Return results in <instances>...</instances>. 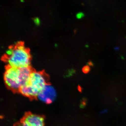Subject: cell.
Instances as JSON below:
<instances>
[{
  "mask_svg": "<svg viewBox=\"0 0 126 126\" xmlns=\"http://www.w3.org/2000/svg\"><path fill=\"white\" fill-rule=\"evenodd\" d=\"M32 70L30 67L16 68L7 66L4 74V80L9 89L19 92L29 80Z\"/></svg>",
  "mask_w": 126,
  "mask_h": 126,
  "instance_id": "1",
  "label": "cell"
},
{
  "mask_svg": "<svg viewBox=\"0 0 126 126\" xmlns=\"http://www.w3.org/2000/svg\"><path fill=\"white\" fill-rule=\"evenodd\" d=\"M13 47L9 48V49L7 50V51L6 52V57L11 56L13 52Z\"/></svg>",
  "mask_w": 126,
  "mask_h": 126,
  "instance_id": "7",
  "label": "cell"
},
{
  "mask_svg": "<svg viewBox=\"0 0 126 126\" xmlns=\"http://www.w3.org/2000/svg\"><path fill=\"white\" fill-rule=\"evenodd\" d=\"M13 48L12 54L5 56L8 66L18 68L30 67L31 55L29 49L21 43H17Z\"/></svg>",
  "mask_w": 126,
  "mask_h": 126,
  "instance_id": "3",
  "label": "cell"
},
{
  "mask_svg": "<svg viewBox=\"0 0 126 126\" xmlns=\"http://www.w3.org/2000/svg\"><path fill=\"white\" fill-rule=\"evenodd\" d=\"M107 112V110H103V111L102 112H101V113H104Z\"/></svg>",
  "mask_w": 126,
  "mask_h": 126,
  "instance_id": "11",
  "label": "cell"
},
{
  "mask_svg": "<svg viewBox=\"0 0 126 126\" xmlns=\"http://www.w3.org/2000/svg\"><path fill=\"white\" fill-rule=\"evenodd\" d=\"M45 118L30 112L25 113L19 123V126H45Z\"/></svg>",
  "mask_w": 126,
  "mask_h": 126,
  "instance_id": "4",
  "label": "cell"
},
{
  "mask_svg": "<svg viewBox=\"0 0 126 126\" xmlns=\"http://www.w3.org/2000/svg\"><path fill=\"white\" fill-rule=\"evenodd\" d=\"M87 64L88 65H89V66H92V67L94 66L93 63L92 61H90V60L88 61V62L87 63Z\"/></svg>",
  "mask_w": 126,
  "mask_h": 126,
  "instance_id": "10",
  "label": "cell"
},
{
  "mask_svg": "<svg viewBox=\"0 0 126 126\" xmlns=\"http://www.w3.org/2000/svg\"><path fill=\"white\" fill-rule=\"evenodd\" d=\"M79 90H80V91H81V89H81V87H79Z\"/></svg>",
  "mask_w": 126,
  "mask_h": 126,
  "instance_id": "12",
  "label": "cell"
},
{
  "mask_svg": "<svg viewBox=\"0 0 126 126\" xmlns=\"http://www.w3.org/2000/svg\"><path fill=\"white\" fill-rule=\"evenodd\" d=\"M47 84V77L44 73L32 71L29 80L21 88L19 92L31 99H36Z\"/></svg>",
  "mask_w": 126,
  "mask_h": 126,
  "instance_id": "2",
  "label": "cell"
},
{
  "mask_svg": "<svg viewBox=\"0 0 126 126\" xmlns=\"http://www.w3.org/2000/svg\"><path fill=\"white\" fill-rule=\"evenodd\" d=\"M56 92L53 86L47 84L38 96V98L46 104L53 102L56 97Z\"/></svg>",
  "mask_w": 126,
  "mask_h": 126,
  "instance_id": "5",
  "label": "cell"
},
{
  "mask_svg": "<svg viewBox=\"0 0 126 126\" xmlns=\"http://www.w3.org/2000/svg\"><path fill=\"white\" fill-rule=\"evenodd\" d=\"M34 22L36 25L38 26L40 24V20L38 18H34Z\"/></svg>",
  "mask_w": 126,
  "mask_h": 126,
  "instance_id": "8",
  "label": "cell"
},
{
  "mask_svg": "<svg viewBox=\"0 0 126 126\" xmlns=\"http://www.w3.org/2000/svg\"><path fill=\"white\" fill-rule=\"evenodd\" d=\"M90 67L88 65H85L82 69V71L84 74H88L90 72Z\"/></svg>",
  "mask_w": 126,
  "mask_h": 126,
  "instance_id": "6",
  "label": "cell"
},
{
  "mask_svg": "<svg viewBox=\"0 0 126 126\" xmlns=\"http://www.w3.org/2000/svg\"><path fill=\"white\" fill-rule=\"evenodd\" d=\"M84 16L83 14H82V13H79L78 14H77V18L78 19H81L82 17Z\"/></svg>",
  "mask_w": 126,
  "mask_h": 126,
  "instance_id": "9",
  "label": "cell"
}]
</instances>
